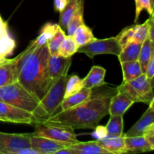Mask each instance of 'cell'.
Masks as SVG:
<instances>
[{
  "mask_svg": "<svg viewBox=\"0 0 154 154\" xmlns=\"http://www.w3.org/2000/svg\"><path fill=\"white\" fill-rule=\"evenodd\" d=\"M117 93V87L99 88L94 93L92 92L91 96L84 103L59 111L45 121L69 126L73 129H94L102 118L108 114L111 99Z\"/></svg>",
  "mask_w": 154,
  "mask_h": 154,
  "instance_id": "1",
  "label": "cell"
},
{
  "mask_svg": "<svg viewBox=\"0 0 154 154\" xmlns=\"http://www.w3.org/2000/svg\"><path fill=\"white\" fill-rule=\"evenodd\" d=\"M48 45L36 46L24 60L17 82L38 102L45 96L54 82L48 73Z\"/></svg>",
  "mask_w": 154,
  "mask_h": 154,
  "instance_id": "2",
  "label": "cell"
},
{
  "mask_svg": "<svg viewBox=\"0 0 154 154\" xmlns=\"http://www.w3.org/2000/svg\"><path fill=\"white\" fill-rule=\"evenodd\" d=\"M67 78L68 75H64L56 81L45 96L39 101L32 112L35 121H45L57 112L64 98Z\"/></svg>",
  "mask_w": 154,
  "mask_h": 154,
  "instance_id": "3",
  "label": "cell"
},
{
  "mask_svg": "<svg viewBox=\"0 0 154 154\" xmlns=\"http://www.w3.org/2000/svg\"><path fill=\"white\" fill-rule=\"evenodd\" d=\"M0 102L32 112L38 102L17 81L0 87Z\"/></svg>",
  "mask_w": 154,
  "mask_h": 154,
  "instance_id": "4",
  "label": "cell"
},
{
  "mask_svg": "<svg viewBox=\"0 0 154 154\" xmlns=\"http://www.w3.org/2000/svg\"><path fill=\"white\" fill-rule=\"evenodd\" d=\"M117 91L126 93L134 102H143L149 105L154 100L153 79L148 80L144 74L135 79L122 83L117 87Z\"/></svg>",
  "mask_w": 154,
  "mask_h": 154,
  "instance_id": "5",
  "label": "cell"
},
{
  "mask_svg": "<svg viewBox=\"0 0 154 154\" xmlns=\"http://www.w3.org/2000/svg\"><path fill=\"white\" fill-rule=\"evenodd\" d=\"M32 125H33L35 128V132H32L35 135L65 143L69 146L79 141L77 138L75 129L69 126L48 123L46 121H35Z\"/></svg>",
  "mask_w": 154,
  "mask_h": 154,
  "instance_id": "6",
  "label": "cell"
},
{
  "mask_svg": "<svg viewBox=\"0 0 154 154\" xmlns=\"http://www.w3.org/2000/svg\"><path fill=\"white\" fill-rule=\"evenodd\" d=\"M122 51L121 46L115 37L104 39L95 38L89 43L78 48V52L84 54L90 59L99 54H113L118 56Z\"/></svg>",
  "mask_w": 154,
  "mask_h": 154,
  "instance_id": "7",
  "label": "cell"
},
{
  "mask_svg": "<svg viewBox=\"0 0 154 154\" xmlns=\"http://www.w3.org/2000/svg\"><path fill=\"white\" fill-rule=\"evenodd\" d=\"M0 121L32 125L35 121V118L32 112L0 102Z\"/></svg>",
  "mask_w": 154,
  "mask_h": 154,
  "instance_id": "8",
  "label": "cell"
},
{
  "mask_svg": "<svg viewBox=\"0 0 154 154\" xmlns=\"http://www.w3.org/2000/svg\"><path fill=\"white\" fill-rule=\"evenodd\" d=\"M30 147L28 134L6 133L0 132V154H17L18 150Z\"/></svg>",
  "mask_w": 154,
  "mask_h": 154,
  "instance_id": "9",
  "label": "cell"
},
{
  "mask_svg": "<svg viewBox=\"0 0 154 154\" xmlns=\"http://www.w3.org/2000/svg\"><path fill=\"white\" fill-rule=\"evenodd\" d=\"M30 138V147L37 150L40 154H56L58 150L68 147L67 144L54 141L45 137L29 133Z\"/></svg>",
  "mask_w": 154,
  "mask_h": 154,
  "instance_id": "10",
  "label": "cell"
},
{
  "mask_svg": "<svg viewBox=\"0 0 154 154\" xmlns=\"http://www.w3.org/2000/svg\"><path fill=\"white\" fill-rule=\"evenodd\" d=\"M72 65V57L66 58L58 55H50L48 57V73L53 82L64 75H68Z\"/></svg>",
  "mask_w": 154,
  "mask_h": 154,
  "instance_id": "11",
  "label": "cell"
},
{
  "mask_svg": "<svg viewBox=\"0 0 154 154\" xmlns=\"http://www.w3.org/2000/svg\"><path fill=\"white\" fill-rule=\"evenodd\" d=\"M154 100L152 101L149 104V108L144 113L141 118L129 129L126 133L123 135V136L131 137V136H140L144 135V132L153 124L154 121Z\"/></svg>",
  "mask_w": 154,
  "mask_h": 154,
  "instance_id": "12",
  "label": "cell"
},
{
  "mask_svg": "<svg viewBox=\"0 0 154 154\" xmlns=\"http://www.w3.org/2000/svg\"><path fill=\"white\" fill-rule=\"evenodd\" d=\"M134 103V101L126 93L117 92L111 98L108 108V114L123 116Z\"/></svg>",
  "mask_w": 154,
  "mask_h": 154,
  "instance_id": "13",
  "label": "cell"
},
{
  "mask_svg": "<svg viewBox=\"0 0 154 154\" xmlns=\"http://www.w3.org/2000/svg\"><path fill=\"white\" fill-rule=\"evenodd\" d=\"M97 141L99 145L109 153L120 154L127 153L123 135L121 136L107 135L106 136L102 138V139L98 140Z\"/></svg>",
  "mask_w": 154,
  "mask_h": 154,
  "instance_id": "14",
  "label": "cell"
},
{
  "mask_svg": "<svg viewBox=\"0 0 154 154\" xmlns=\"http://www.w3.org/2000/svg\"><path fill=\"white\" fill-rule=\"evenodd\" d=\"M106 69L99 66H93L87 76L82 80L83 86L85 88L95 89L105 85V77Z\"/></svg>",
  "mask_w": 154,
  "mask_h": 154,
  "instance_id": "15",
  "label": "cell"
},
{
  "mask_svg": "<svg viewBox=\"0 0 154 154\" xmlns=\"http://www.w3.org/2000/svg\"><path fill=\"white\" fill-rule=\"evenodd\" d=\"M92 92H93L92 89L83 87L78 93H75V94L72 95L69 97L63 99V102L60 104V108H58V110L60 108L61 110L59 111H66V110L70 109V108H72L74 107H76L78 105H81V104L84 103V102L88 100L89 98L91 96Z\"/></svg>",
  "mask_w": 154,
  "mask_h": 154,
  "instance_id": "16",
  "label": "cell"
},
{
  "mask_svg": "<svg viewBox=\"0 0 154 154\" xmlns=\"http://www.w3.org/2000/svg\"><path fill=\"white\" fill-rule=\"evenodd\" d=\"M123 137L127 153H144L154 150L143 135Z\"/></svg>",
  "mask_w": 154,
  "mask_h": 154,
  "instance_id": "17",
  "label": "cell"
},
{
  "mask_svg": "<svg viewBox=\"0 0 154 154\" xmlns=\"http://www.w3.org/2000/svg\"><path fill=\"white\" fill-rule=\"evenodd\" d=\"M84 0H68L64 8L60 12V16L58 25L63 30L66 29L69 21L71 20L80 5L84 3Z\"/></svg>",
  "mask_w": 154,
  "mask_h": 154,
  "instance_id": "18",
  "label": "cell"
},
{
  "mask_svg": "<svg viewBox=\"0 0 154 154\" xmlns=\"http://www.w3.org/2000/svg\"><path fill=\"white\" fill-rule=\"evenodd\" d=\"M70 146L76 150L78 154H109L107 150L99 145L96 140L85 142L78 141Z\"/></svg>",
  "mask_w": 154,
  "mask_h": 154,
  "instance_id": "19",
  "label": "cell"
},
{
  "mask_svg": "<svg viewBox=\"0 0 154 154\" xmlns=\"http://www.w3.org/2000/svg\"><path fill=\"white\" fill-rule=\"evenodd\" d=\"M141 45L142 43L141 42L132 41L126 45L124 48H122L121 52L117 56L120 63L138 60Z\"/></svg>",
  "mask_w": 154,
  "mask_h": 154,
  "instance_id": "20",
  "label": "cell"
},
{
  "mask_svg": "<svg viewBox=\"0 0 154 154\" xmlns=\"http://www.w3.org/2000/svg\"><path fill=\"white\" fill-rule=\"evenodd\" d=\"M120 64H121L122 71H123V83L135 79L143 74L141 65L138 60L124 62Z\"/></svg>",
  "mask_w": 154,
  "mask_h": 154,
  "instance_id": "21",
  "label": "cell"
},
{
  "mask_svg": "<svg viewBox=\"0 0 154 154\" xmlns=\"http://www.w3.org/2000/svg\"><path fill=\"white\" fill-rule=\"evenodd\" d=\"M154 54V42H152L148 38L142 42L141 50H140L139 56H138V62L141 65V70L143 74H144L146 67L147 66L149 60L151 56Z\"/></svg>",
  "mask_w": 154,
  "mask_h": 154,
  "instance_id": "22",
  "label": "cell"
},
{
  "mask_svg": "<svg viewBox=\"0 0 154 154\" xmlns=\"http://www.w3.org/2000/svg\"><path fill=\"white\" fill-rule=\"evenodd\" d=\"M72 37L78 47L83 46L96 38L92 30L85 23L81 25L75 30Z\"/></svg>",
  "mask_w": 154,
  "mask_h": 154,
  "instance_id": "23",
  "label": "cell"
},
{
  "mask_svg": "<svg viewBox=\"0 0 154 154\" xmlns=\"http://www.w3.org/2000/svg\"><path fill=\"white\" fill-rule=\"evenodd\" d=\"M58 26V24H54L51 23H48L45 24L41 29L38 36L35 40H33L35 44L37 46L47 45L50 39L55 34Z\"/></svg>",
  "mask_w": 154,
  "mask_h": 154,
  "instance_id": "24",
  "label": "cell"
},
{
  "mask_svg": "<svg viewBox=\"0 0 154 154\" xmlns=\"http://www.w3.org/2000/svg\"><path fill=\"white\" fill-rule=\"evenodd\" d=\"M109 120L106 125L108 135L114 136H121L123 135V115H110Z\"/></svg>",
  "mask_w": 154,
  "mask_h": 154,
  "instance_id": "25",
  "label": "cell"
},
{
  "mask_svg": "<svg viewBox=\"0 0 154 154\" xmlns=\"http://www.w3.org/2000/svg\"><path fill=\"white\" fill-rule=\"evenodd\" d=\"M79 47L74 40L73 37L66 35V38L60 45L58 51V55L61 57L69 58L72 57L74 54L78 53V49Z\"/></svg>",
  "mask_w": 154,
  "mask_h": 154,
  "instance_id": "26",
  "label": "cell"
},
{
  "mask_svg": "<svg viewBox=\"0 0 154 154\" xmlns=\"http://www.w3.org/2000/svg\"><path fill=\"white\" fill-rule=\"evenodd\" d=\"M83 87H84V86H83L82 79H81L77 75H71L69 78H67L63 99L78 93Z\"/></svg>",
  "mask_w": 154,
  "mask_h": 154,
  "instance_id": "27",
  "label": "cell"
},
{
  "mask_svg": "<svg viewBox=\"0 0 154 154\" xmlns=\"http://www.w3.org/2000/svg\"><path fill=\"white\" fill-rule=\"evenodd\" d=\"M66 36V34L65 32V30H63L59 26L55 34L54 35V36L50 39V41L47 44L50 55H57V54H58L59 48H60V45L63 42V41L64 40Z\"/></svg>",
  "mask_w": 154,
  "mask_h": 154,
  "instance_id": "28",
  "label": "cell"
},
{
  "mask_svg": "<svg viewBox=\"0 0 154 154\" xmlns=\"http://www.w3.org/2000/svg\"><path fill=\"white\" fill-rule=\"evenodd\" d=\"M84 23V3L80 5L78 10L73 15L71 20L69 21L67 27H66V32L67 35L72 36L75 33V30L78 28L81 25Z\"/></svg>",
  "mask_w": 154,
  "mask_h": 154,
  "instance_id": "29",
  "label": "cell"
},
{
  "mask_svg": "<svg viewBox=\"0 0 154 154\" xmlns=\"http://www.w3.org/2000/svg\"><path fill=\"white\" fill-rule=\"evenodd\" d=\"M135 25L129 26L123 29L117 36L116 38L118 41L119 44L121 46V48H124L126 45L130 43L133 41L134 32H135Z\"/></svg>",
  "mask_w": 154,
  "mask_h": 154,
  "instance_id": "30",
  "label": "cell"
},
{
  "mask_svg": "<svg viewBox=\"0 0 154 154\" xmlns=\"http://www.w3.org/2000/svg\"><path fill=\"white\" fill-rule=\"evenodd\" d=\"M149 26V19L142 24H135V32H134L133 41L142 43L147 38Z\"/></svg>",
  "mask_w": 154,
  "mask_h": 154,
  "instance_id": "31",
  "label": "cell"
},
{
  "mask_svg": "<svg viewBox=\"0 0 154 154\" xmlns=\"http://www.w3.org/2000/svg\"><path fill=\"white\" fill-rule=\"evenodd\" d=\"M135 22L136 23L139 18L140 14L143 10H146L150 15L153 14V8L150 4V0H135Z\"/></svg>",
  "mask_w": 154,
  "mask_h": 154,
  "instance_id": "32",
  "label": "cell"
},
{
  "mask_svg": "<svg viewBox=\"0 0 154 154\" xmlns=\"http://www.w3.org/2000/svg\"><path fill=\"white\" fill-rule=\"evenodd\" d=\"M108 135L107 133V130L105 126H99L98 125L97 126H96V128L94 129V131L92 133V136L95 138L96 140H99L102 139V138H104L105 136Z\"/></svg>",
  "mask_w": 154,
  "mask_h": 154,
  "instance_id": "33",
  "label": "cell"
},
{
  "mask_svg": "<svg viewBox=\"0 0 154 154\" xmlns=\"http://www.w3.org/2000/svg\"><path fill=\"white\" fill-rule=\"evenodd\" d=\"M144 75L148 80H152L154 78V54L151 56L146 67Z\"/></svg>",
  "mask_w": 154,
  "mask_h": 154,
  "instance_id": "34",
  "label": "cell"
},
{
  "mask_svg": "<svg viewBox=\"0 0 154 154\" xmlns=\"http://www.w3.org/2000/svg\"><path fill=\"white\" fill-rule=\"evenodd\" d=\"M143 136L146 138L150 145L154 149V124H152L147 130L144 132Z\"/></svg>",
  "mask_w": 154,
  "mask_h": 154,
  "instance_id": "35",
  "label": "cell"
},
{
  "mask_svg": "<svg viewBox=\"0 0 154 154\" xmlns=\"http://www.w3.org/2000/svg\"><path fill=\"white\" fill-rule=\"evenodd\" d=\"M149 18V26H148V33H147V38L151 41L152 42H154L153 38V30H154V20H153V14L150 15Z\"/></svg>",
  "mask_w": 154,
  "mask_h": 154,
  "instance_id": "36",
  "label": "cell"
},
{
  "mask_svg": "<svg viewBox=\"0 0 154 154\" xmlns=\"http://www.w3.org/2000/svg\"><path fill=\"white\" fill-rule=\"evenodd\" d=\"M68 0H54V9L56 11L60 12L63 8L65 5L67 3Z\"/></svg>",
  "mask_w": 154,
  "mask_h": 154,
  "instance_id": "37",
  "label": "cell"
},
{
  "mask_svg": "<svg viewBox=\"0 0 154 154\" xmlns=\"http://www.w3.org/2000/svg\"><path fill=\"white\" fill-rule=\"evenodd\" d=\"M17 154H40L37 150L33 149L32 147H24V148L20 149L18 150Z\"/></svg>",
  "mask_w": 154,
  "mask_h": 154,
  "instance_id": "38",
  "label": "cell"
},
{
  "mask_svg": "<svg viewBox=\"0 0 154 154\" xmlns=\"http://www.w3.org/2000/svg\"><path fill=\"white\" fill-rule=\"evenodd\" d=\"M10 60L11 59L7 58V57H6V56L0 54V66H1V65L5 64V63H8V61H10Z\"/></svg>",
  "mask_w": 154,
  "mask_h": 154,
  "instance_id": "39",
  "label": "cell"
},
{
  "mask_svg": "<svg viewBox=\"0 0 154 154\" xmlns=\"http://www.w3.org/2000/svg\"><path fill=\"white\" fill-rule=\"evenodd\" d=\"M150 4H151L152 7L153 8V6H154V0H150Z\"/></svg>",
  "mask_w": 154,
  "mask_h": 154,
  "instance_id": "40",
  "label": "cell"
}]
</instances>
